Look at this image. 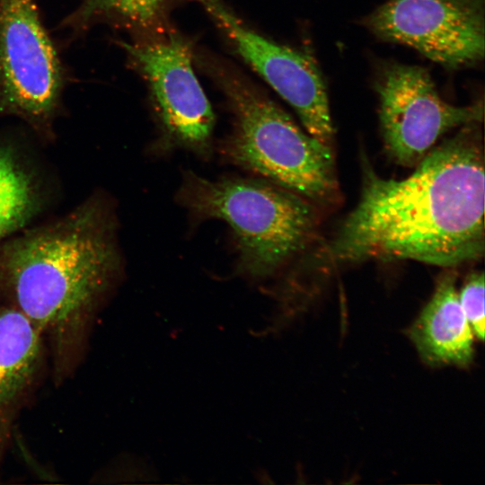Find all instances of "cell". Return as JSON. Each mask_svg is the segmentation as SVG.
<instances>
[{
	"label": "cell",
	"mask_w": 485,
	"mask_h": 485,
	"mask_svg": "<svg viewBox=\"0 0 485 485\" xmlns=\"http://www.w3.org/2000/svg\"><path fill=\"white\" fill-rule=\"evenodd\" d=\"M119 270L115 219L97 197L0 242V295L48 342L57 380L75 367Z\"/></svg>",
	"instance_id": "2"
},
{
	"label": "cell",
	"mask_w": 485,
	"mask_h": 485,
	"mask_svg": "<svg viewBox=\"0 0 485 485\" xmlns=\"http://www.w3.org/2000/svg\"><path fill=\"white\" fill-rule=\"evenodd\" d=\"M198 1L240 57L294 108L307 132L332 146L327 90L312 57L251 30L220 0Z\"/></svg>",
	"instance_id": "9"
},
{
	"label": "cell",
	"mask_w": 485,
	"mask_h": 485,
	"mask_svg": "<svg viewBox=\"0 0 485 485\" xmlns=\"http://www.w3.org/2000/svg\"><path fill=\"white\" fill-rule=\"evenodd\" d=\"M234 113L222 146L226 160L315 206L339 200L332 146L304 133L274 101L239 76L220 74Z\"/></svg>",
	"instance_id": "4"
},
{
	"label": "cell",
	"mask_w": 485,
	"mask_h": 485,
	"mask_svg": "<svg viewBox=\"0 0 485 485\" xmlns=\"http://www.w3.org/2000/svg\"><path fill=\"white\" fill-rule=\"evenodd\" d=\"M456 275L445 272L410 331L421 358L431 366H465L473 357V331L461 306Z\"/></svg>",
	"instance_id": "11"
},
{
	"label": "cell",
	"mask_w": 485,
	"mask_h": 485,
	"mask_svg": "<svg viewBox=\"0 0 485 485\" xmlns=\"http://www.w3.org/2000/svg\"><path fill=\"white\" fill-rule=\"evenodd\" d=\"M43 338L19 310L0 306V462L42 363Z\"/></svg>",
	"instance_id": "10"
},
{
	"label": "cell",
	"mask_w": 485,
	"mask_h": 485,
	"mask_svg": "<svg viewBox=\"0 0 485 485\" xmlns=\"http://www.w3.org/2000/svg\"><path fill=\"white\" fill-rule=\"evenodd\" d=\"M120 44L151 88L163 132L161 148L208 156L215 115L194 72L189 44L177 35Z\"/></svg>",
	"instance_id": "7"
},
{
	"label": "cell",
	"mask_w": 485,
	"mask_h": 485,
	"mask_svg": "<svg viewBox=\"0 0 485 485\" xmlns=\"http://www.w3.org/2000/svg\"><path fill=\"white\" fill-rule=\"evenodd\" d=\"M63 69L35 0H0V118L18 117L52 134Z\"/></svg>",
	"instance_id": "5"
},
{
	"label": "cell",
	"mask_w": 485,
	"mask_h": 485,
	"mask_svg": "<svg viewBox=\"0 0 485 485\" xmlns=\"http://www.w3.org/2000/svg\"><path fill=\"white\" fill-rule=\"evenodd\" d=\"M479 123L462 126L401 180L362 159L358 202L322 248V262L411 260L454 268L484 254L485 175Z\"/></svg>",
	"instance_id": "1"
},
{
	"label": "cell",
	"mask_w": 485,
	"mask_h": 485,
	"mask_svg": "<svg viewBox=\"0 0 485 485\" xmlns=\"http://www.w3.org/2000/svg\"><path fill=\"white\" fill-rule=\"evenodd\" d=\"M484 0H389L365 25L377 38L410 46L445 68L483 59Z\"/></svg>",
	"instance_id": "8"
},
{
	"label": "cell",
	"mask_w": 485,
	"mask_h": 485,
	"mask_svg": "<svg viewBox=\"0 0 485 485\" xmlns=\"http://www.w3.org/2000/svg\"><path fill=\"white\" fill-rule=\"evenodd\" d=\"M177 200L198 219L226 223L238 252L239 269L252 279L275 274L314 241L316 206L267 180H210L185 172Z\"/></svg>",
	"instance_id": "3"
},
{
	"label": "cell",
	"mask_w": 485,
	"mask_h": 485,
	"mask_svg": "<svg viewBox=\"0 0 485 485\" xmlns=\"http://www.w3.org/2000/svg\"><path fill=\"white\" fill-rule=\"evenodd\" d=\"M171 0H82L66 19L65 25L82 30L101 18H114L137 26H147Z\"/></svg>",
	"instance_id": "13"
},
{
	"label": "cell",
	"mask_w": 485,
	"mask_h": 485,
	"mask_svg": "<svg viewBox=\"0 0 485 485\" xmlns=\"http://www.w3.org/2000/svg\"><path fill=\"white\" fill-rule=\"evenodd\" d=\"M375 84L385 149L402 166L415 167L443 134L480 123L483 118L481 102L467 106L445 102L422 66L384 63Z\"/></svg>",
	"instance_id": "6"
},
{
	"label": "cell",
	"mask_w": 485,
	"mask_h": 485,
	"mask_svg": "<svg viewBox=\"0 0 485 485\" xmlns=\"http://www.w3.org/2000/svg\"><path fill=\"white\" fill-rule=\"evenodd\" d=\"M458 296L473 334L482 341L485 328L483 271L469 274Z\"/></svg>",
	"instance_id": "14"
},
{
	"label": "cell",
	"mask_w": 485,
	"mask_h": 485,
	"mask_svg": "<svg viewBox=\"0 0 485 485\" xmlns=\"http://www.w3.org/2000/svg\"><path fill=\"white\" fill-rule=\"evenodd\" d=\"M41 205L31 170L14 149L0 145V242L27 225Z\"/></svg>",
	"instance_id": "12"
}]
</instances>
